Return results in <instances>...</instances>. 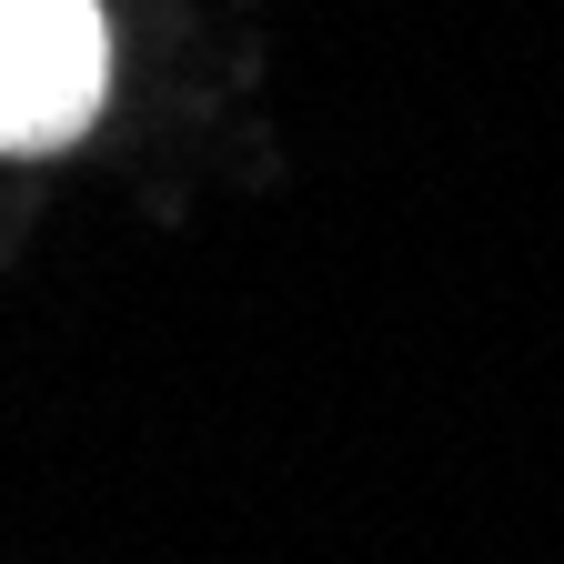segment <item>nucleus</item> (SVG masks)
<instances>
[{"label":"nucleus","mask_w":564,"mask_h":564,"mask_svg":"<svg viewBox=\"0 0 564 564\" xmlns=\"http://www.w3.org/2000/svg\"><path fill=\"white\" fill-rule=\"evenodd\" d=\"M101 0H0V152H61L101 111Z\"/></svg>","instance_id":"f257e3e1"}]
</instances>
